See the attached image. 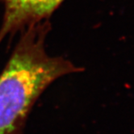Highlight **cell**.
Instances as JSON below:
<instances>
[{"instance_id": "cell-2", "label": "cell", "mask_w": 134, "mask_h": 134, "mask_svg": "<svg viewBox=\"0 0 134 134\" xmlns=\"http://www.w3.org/2000/svg\"><path fill=\"white\" fill-rule=\"evenodd\" d=\"M64 0H0L3 9L0 42L6 36L49 19Z\"/></svg>"}, {"instance_id": "cell-1", "label": "cell", "mask_w": 134, "mask_h": 134, "mask_svg": "<svg viewBox=\"0 0 134 134\" xmlns=\"http://www.w3.org/2000/svg\"><path fill=\"white\" fill-rule=\"evenodd\" d=\"M49 23L27 27L0 74V134H20L33 104L44 90L82 69L46 53Z\"/></svg>"}]
</instances>
